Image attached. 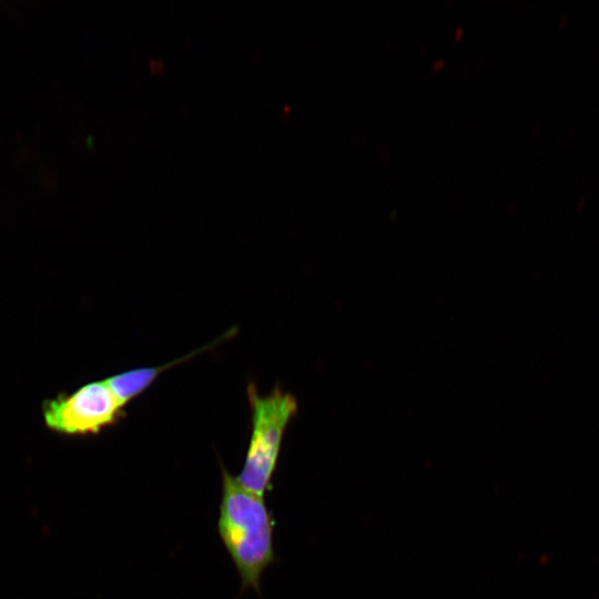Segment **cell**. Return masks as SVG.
Segmentation results:
<instances>
[{"mask_svg":"<svg viewBox=\"0 0 599 599\" xmlns=\"http://www.w3.org/2000/svg\"><path fill=\"white\" fill-rule=\"evenodd\" d=\"M460 32H463V29H461V28H459V29L457 30V32H456L457 37H458V34H459Z\"/></svg>","mask_w":599,"mask_h":599,"instance_id":"ba28073f","label":"cell"},{"mask_svg":"<svg viewBox=\"0 0 599 599\" xmlns=\"http://www.w3.org/2000/svg\"><path fill=\"white\" fill-rule=\"evenodd\" d=\"M42 409L50 429L71 436L98 434L125 415V406L105 380L91 382L69 395L45 400Z\"/></svg>","mask_w":599,"mask_h":599,"instance_id":"3957f363","label":"cell"},{"mask_svg":"<svg viewBox=\"0 0 599 599\" xmlns=\"http://www.w3.org/2000/svg\"><path fill=\"white\" fill-rule=\"evenodd\" d=\"M217 531L241 579L242 589L261 591L264 570L274 562V519L264 497L244 488L222 466Z\"/></svg>","mask_w":599,"mask_h":599,"instance_id":"6da1fadb","label":"cell"},{"mask_svg":"<svg viewBox=\"0 0 599 599\" xmlns=\"http://www.w3.org/2000/svg\"><path fill=\"white\" fill-rule=\"evenodd\" d=\"M230 334H231V331L227 333L226 336H229ZM223 339L224 337H220L219 339L211 343L210 345L203 346L170 363L159 365V366H152V367L133 368V369L113 375L104 380L108 384V386L111 388L113 394L116 396V398L121 402V404L123 406H126L130 402L135 399L142 393H144L154 383V380H156V378L162 374V372L176 365V363H181V362L190 359L191 357L194 356V354H199L203 351H206L207 348L212 347V345H215Z\"/></svg>","mask_w":599,"mask_h":599,"instance_id":"277c9868","label":"cell"},{"mask_svg":"<svg viewBox=\"0 0 599 599\" xmlns=\"http://www.w3.org/2000/svg\"><path fill=\"white\" fill-rule=\"evenodd\" d=\"M585 203H586V199H583V197L580 199V201H578V203H577L578 204L577 207L580 209Z\"/></svg>","mask_w":599,"mask_h":599,"instance_id":"8992f818","label":"cell"},{"mask_svg":"<svg viewBox=\"0 0 599 599\" xmlns=\"http://www.w3.org/2000/svg\"><path fill=\"white\" fill-rule=\"evenodd\" d=\"M443 62H444V60H438V61H436V62L434 63V67L437 68V67L441 65Z\"/></svg>","mask_w":599,"mask_h":599,"instance_id":"52a82bcc","label":"cell"},{"mask_svg":"<svg viewBox=\"0 0 599 599\" xmlns=\"http://www.w3.org/2000/svg\"><path fill=\"white\" fill-rule=\"evenodd\" d=\"M251 407V437L241 473L235 476L246 489L263 496L272 487L287 425L298 410L294 395L275 387L261 395L254 384L247 386Z\"/></svg>","mask_w":599,"mask_h":599,"instance_id":"7a4b0ae2","label":"cell"},{"mask_svg":"<svg viewBox=\"0 0 599 599\" xmlns=\"http://www.w3.org/2000/svg\"><path fill=\"white\" fill-rule=\"evenodd\" d=\"M568 20V16L567 14H562L560 17V22H559V27L562 28L566 23V21Z\"/></svg>","mask_w":599,"mask_h":599,"instance_id":"5b68a950","label":"cell"}]
</instances>
